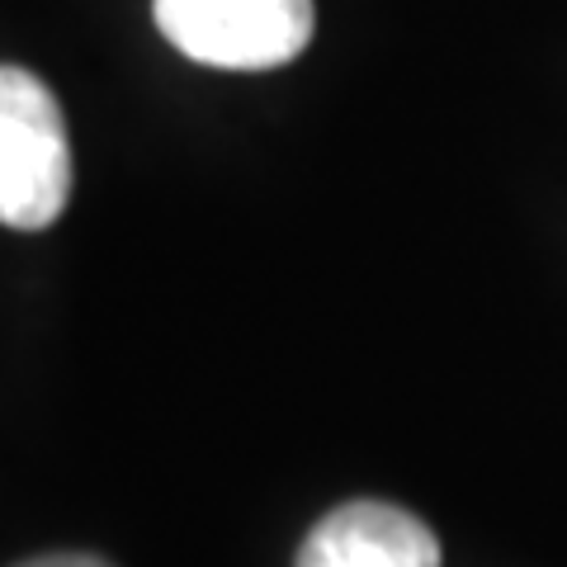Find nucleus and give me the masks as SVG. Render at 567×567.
<instances>
[{"instance_id":"4","label":"nucleus","mask_w":567,"mask_h":567,"mask_svg":"<svg viewBox=\"0 0 567 567\" xmlns=\"http://www.w3.org/2000/svg\"><path fill=\"white\" fill-rule=\"evenodd\" d=\"M14 567H114V563L100 558V554H43V558H29V563H14Z\"/></svg>"},{"instance_id":"3","label":"nucleus","mask_w":567,"mask_h":567,"mask_svg":"<svg viewBox=\"0 0 567 567\" xmlns=\"http://www.w3.org/2000/svg\"><path fill=\"white\" fill-rule=\"evenodd\" d=\"M293 567H440V539L393 502H346L308 529Z\"/></svg>"},{"instance_id":"2","label":"nucleus","mask_w":567,"mask_h":567,"mask_svg":"<svg viewBox=\"0 0 567 567\" xmlns=\"http://www.w3.org/2000/svg\"><path fill=\"white\" fill-rule=\"evenodd\" d=\"M175 52L218 71H270L312 43V0H152Z\"/></svg>"},{"instance_id":"1","label":"nucleus","mask_w":567,"mask_h":567,"mask_svg":"<svg viewBox=\"0 0 567 567\" xmlns=\"http://www.w3.org/2000/svg\"><path fill=\"white\" fill-rule=\"evenodd\" d=\"M71 199V137L58 95L29 66H0V227L43 233Z\"/></svg>"}]
</instances>
